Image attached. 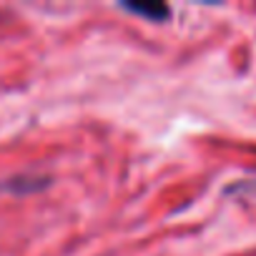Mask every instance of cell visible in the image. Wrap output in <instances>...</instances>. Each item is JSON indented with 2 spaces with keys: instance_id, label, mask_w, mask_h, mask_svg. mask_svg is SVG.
I'll use <instances>...</instances> for the list:
<instances>
[{
  "instance_id": "obj_1",
  "label": "cell",
  "mask_w": 256,
  "mask_h": 256,
  "mask_svg": "<svg viewBox=\"0 0 256 256\" xmlns=\"http://www.w3.org/2000/svg\"><path fill=\"white\" fill-rule=\"evenodd\" d=\"M120 8L134 16H141L151 23H166L171 18V8L166 3H128V0H123Z\"/></svg>"
},
{
  "instance_id": "obj_2",
  "label": "cell",
  "mask_w": 256,
  "mask_h": 256,
  "mask_svg": "<svg viewBox=\"0 0 256 256\" xmlns=\"http://www.w3.org/2000/svg\"><path fill=\"white\" fill-rule=\"evenodd\" d=\"M48 184H50L48 176H18V178H13L10 191H13V194H30V191L46 188Z\"/></svg>"
}]
</instances>
